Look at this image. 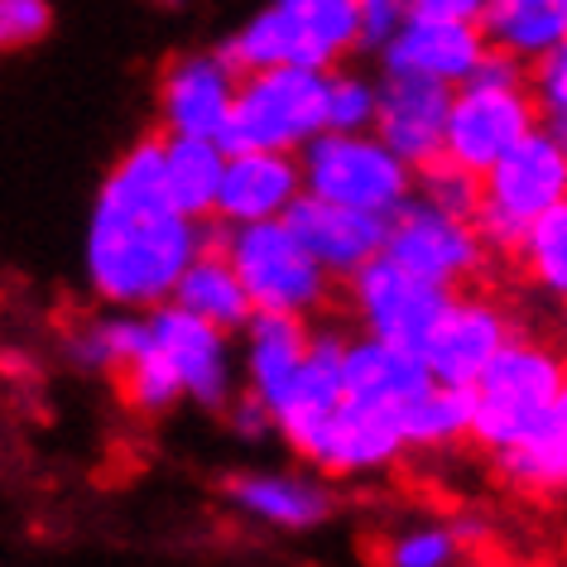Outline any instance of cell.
<instances>
[{
    "label": "cell",
    "mask_w": 567,
    "mask_h": 567,
    "mask_svg": "<svg viewBox=\"0 0 567 567\" xmlns=\"http://www.w3.org/2000/svg\"><path fill=\"white\" fill-rule=\"evenodd\" d=\"M409 16V0H357V49H380Z\"/></svg>",
    "instance_id": "34"
},
{
    "label": "cell",
    "mask_w": 567,
    "mask_h": 567,
    "mask_svg": "<svg viewBox=\"0 0 567 567\" xmlns=\"http://www.w3.org/2000/svg\"><path fill=\"white\" fill-rule=\"evenodd\" d=\"M466 400H472L466 437L486 447L491 457L567 433L563 357L544 342H529V337H509L495 351V361L476 375V385L466 390Z\"/></svg>",
    "instance_id": "2"
},
{
    "label": "cell",
    "mask_w": 567,
    "mask_h": 567,
    "mask_svg": "<svg viewBox=\"0 0 567 567\" xmlns=\"http://www.w3.org/2000/svg\"><path fill=\"white\" fill-rule=\"evenodd\" d=\"M168 303L188 308L193 318H203V322H212V328H221L231 337L246 328V318H250L246 289H240L236 269L226 265V255L212 246V240L193 255L188 265H183V275L174 284V293H168Z\"/></svg>",
    "instance_id": "24"
},
{
    "label": "cell",
    "mask_w": 567,
    "mask_h": 567,
    "mask_svg": "<svg viewBox=\"0 0 567 567\" xmlns=\"http://www.w3.org/2000/svg\"><path fill=\"white\" fill-rule=\"evenodd\" d=\"M226 501L265 529L308 534L332 515V491L299 472H240L226 481Z\"/></svg>",
    "instance_id": "21"
},
{
    "label": "cell",
    "mask_w": 567,
    "mask_h": 567,
    "mask_svg": "<svg viewBox=\"0 0 567 567\" xmlns=\"http://www.w3.org/2000/svg\"><path fill=\"white\" fill-rule=\"evenodd\" d=\"M145 328H150V342L159 347V357L174 365L183 400H193L197 409H226L231 404V394L240 390L231 332L212 328V322L193 318L188 308H178L168 299L145 308Z\"/></svg>",
    "instance_id": "10"
},
{
    "label": "cell",
    "mask_w": 567,
    "mask_h": 567,
    "mask_svg": "<svg viewBox=\"0 0 567 567\" xmlns=\"http://www.w3.org/2000/svg\"><path fill=\"white\" fill-rule=\"evenodd\" d=\"M486 0H409V16L423 20H462V24H481Z\"/></svg>",
    "instance_id": "36"
},
{
    "label": "cell",
    "mask_w": 567,
    "mask_h": 567,
    "mask_svg": "<svg viewBox=\"0 0 567 567\" xmlns=\"http://www.w3.org/2000/svg\"><path fill=\"white\" fill-rule=\"evenodd\" d=\"M322 78L328 73H313V68H255V73H240L217 145L226 154H299L322 131Z\"/></svg>",
    "instance_id": "6"
},
{
    "label": "cell",
    "mask_w": 567,
    "mask_h": 567,
    "mask_svg": "<svg viewBox=\"0 0 567 567\" xmlns=\"http://www.w3.org/2000/svg\"><path fill=\"white\" fill-rule=\"evenodd\" d=\"M154 6H183V0H154Z\"/></svg>",
    "instance_id": "37"
},
{
    "label": "cell",
    "mask_w": 567,
    "mask_h": 567,
    "mask_svg": "<svg viewBox=\"0 0 567 567\" xmlns=\"http://www.w3.org/2000/svg\"><path fill=\"white\" fill-rule=\"evenodd\" d=\"M375 53H380L385 73H409V78H429V82H443V87H457L476 68L481 53H486V39H481V24L404 16V24Z\"/></svg>",
    "instance_id": "17"
},
{
    "label": "cell",
    "mask_w": 567,
    "mask_h": 567,
    "mask_svg": "<svg viewBox=\"0 0 567 567\" xmlns=\"http://www.w3.org/2000/svg\"><path fill=\"white\" fill-rule=\"evenodd\" d=\"M558 203H567V145L563 135L534 125L481 174L472 226L486 240V250H515L524 226Z\"/></svg>",
    "instance_id": "5"
},
{
    "label": "cell",
    "mask_w": 567,
    "mask_h": 567,
    "mask_svg": "<svg viewBox=\"0 0 567 567\" xmlns=\"http://www.w3.org/2000/svg\"><path fill=\"white\" fill-rule=\"evenodd\" d=\"M284 221H289V231L308 246V255L328 269L332 284H347L361 265L375 260L380 246H385V217L322 203V197H308V193L293 197V207L284 212Z\"/></svg>",
    "instance_id": "15"
},
{
    "label": "cell",
    "mask_w": 567,
    "mask_h": 567,
    "mask_svg": "<svg viewBox=\"0 0 567 567\" xmlns=\"http://www.w3.org/2000/svg\"><path fill=\"white\" fill-rule=\"evenodd\" d=\"M375 121V82L347 73L342 63L322 78V131H371Z\"/></svg>",
    "instance_id": "29"
},
{
    "label": "cell",
    "mask_w": 567,
    "mask_h": 567,
    "mask_svg": "<svg viewBox=\"0 0 567 567\" xmlns=\"http://www.w3.org/2000/svg\"><path fill=\"white\" fill-rule=\"evenodd\" d=\"M299 457L313 462V472H328V476H365L400 462L404 437L385 414H371V409H357L342 400L337 414L308 437Z\"/></svg>",
    "instance_id": "20"
},
{
    "label": "cell",
    "mask_w": 567,
    "mask_h": 567,
    "mask_svg": "<svg viewBox=\"0 0 567 567\" xmlns=\"http://www.w3.org/2000/svg\"><path fill=\"white\" fill-rule=\"evenodd\" d=\"M423 385H433V375L419 351L380 342V337H365V332L342 342V400L347 404L385 414L394 423L400 409L414 400Z\"/></svg>",
    "instance_id": "18"
},
{
    "label": "cell",
    "mask_w": 567,
    "mask_h": 567,
    "mask_svg": "<svg viewBox=\"0 0 567 567\" xmlns=\"http://www.w3.org/2000/svg\"><path fill=\"white\" fill-rule=\"evenodd\" d=\"M524 92H529V102H534L538 125L563 135V125H567V44L538 53L534 63H524Z\"/></svg>",
    "instance_id": "30"
},
{
    "label": "cell",
    "mask_w": 567,
    "mask_h": 567,
    "mask_svg": "<svg viewBox=\"0 0 567 567\" xmlns=\"http://www.w3.org/2000/svg\"><path fill=\"white\" fill-rule=\"evenodd\" d=\"M53 30L49 0H0V59L34 49Z\"/></svg>",
    "instance_id": "33"
},
{
    "label": "cell",
    "mask_w": 567,
    "mask_h": 567,
    "mask_svg": "<svg viewBox=\"0 0 567 567\" xmlns=\"http://www.w3.org/2000/svg\"><path fill=\"white\" fill-rule=\"evenodd\" d=\"M347 293H351V308H357V322L365 337H380V342H394L409 351L423 347V337L433 332L437 313H443L452 299V289L409 275V269L385 260V255L361 265L357 275L347 279Z\"/></svg>",
    "instance_id": "11"
},
{
    "label": "cell",
    "mask_w": 567,
    "mask_h": 567,
    "mask_svg": "<svg viewBox=\"0 0 567 567\" xmlns=\"http://www.w3.org/2000/svg\"><path fill=\"white\" fill-rule=\"evenodd\" d=\"M221 164H226V150L217 140L164 135V193H168V203L193 221H212Z\"/></svg>",
    "instance_id": "25"
},
{
    "label": "cell",
    "mask_w": 567,
    "mask_h": 567,
    "mask_svg": "<svg viewBox=\"0 0 567 567\" xmlns=\"http://www.w3.org/2000/svg\"><path fill=\"white\" fill-rule=\"evenodd\" d=\"M357 49V0H269L221 44L236 73L255 68H313L328 73Z\"/></svg>",
    "instance_id": "4"
},
{
    "label": "cell",
    "mask_w": 567,
    "mask_h": 567,
    "mask_svg": "<svg viewBox=\"0 0 567 567\" xmlns=\"http://www.w3.org/2000/svg\"><path fill=\"white\" fill-rule=\"evenodd\" d=\"M221 414L231 419V433H236V437H246V443H260V437L275 433V419H269V409L255 400V394H246V390H236V394H231V404H226Z\"/></svg>",
    "instance_id": "35"
},
{
    "label": "cell",
    "mask_w": 567,
    "mask_h": 567,
    "mask_svg": "<svg viewBox=\"0 0 567 567\" xmlns=\"http://www.w3.org/2000/svg\"><path fill=\"white\" fill-rule=\"evenodd\" d=\"M240 342H246L240 347V390L255 394L265 409H275L303 365L308 322L284 313H250L240 328Z\"/></svg>",
    "instance_id": "22"
},
{
    "label": "cell",
    "mask_w": 567,
    "mask_h": 567,
    "mask_svg": "<svg viewBox=\"0 0 567 567\" xmlns=\"http://www.w3.org/2000/svg\"><path fill=\"white\" fill-rule=\"evenodd\" d=\"M538 125L534 102L515 87H495V82H457L447 102V125H443V154L437 159L466 168V174H486L509 145H519Z\"/></svg>",
    "instance_id": "9"
},
{
    "label": "cell",
    "mask_w": 567,
    "mask_h": 567,
    "mask_svg": "<svg viewBox=\"0 0 567 567\" xmlns=\"http://www.w3.org/2000/svg\"><path fill=\"white\" fill-rule=\"evenodd\" d=\"M462 558V534L452 524H409L390 538L385 563L390 567H457Z\"/></svg>",
    "instance_id": "31"
},
{
    "label": "cell",
    "mask_w": 567,
    "mask_h": 567,
    "mask_svg": "<svg viewBox=\"0 0 567 567\" xmlns=\"http://www.w3.org/2000/svg\"><path fill=\"white\" fill-rule=\"evenodd\" d=\"M414 197H423V203L452 212V217H466V221H472L476 197H481V178L466 174V168H457V164H447V159H433V164L414 168Z\"/></svg>",
    "instance_id": "32"
},
{
    "label": "cell",
    "mask_w": 567,
    "mask_h": 567,
    "mask_svg": "<svg viewBox=\"0 0 567 567\" xmlns=\"http://www.w3.org/2000/svg\"><path fill=\"white\" fill-rule=\"evenodd\" d=\"M380 255L419 279H433L443 289H462L466 279L481 275L491 250L466 217H452V212L409 193L385 217V246H380Z\"/></svg>",
    "instance_id": "8"
},
{
    "label": "cell",
    "mask_w": 567,
    "mask_h": 567,
    "mask_svg": "<svg viewBox=\"0 0 567 567\" xmlns=\"http://www.w3.org/2000/svg\"><path fill=\"white\" fill-rule=\"evenodd\" d=\"M207 246V221H193L164 193V135H145L96 188L82 269L106 308H145L174 293L183 265Z\"/></svg>",
    "instance_id": "1"
},
{
    "label": "cell",
    "mask_w": 567,
    "mask_h": 567,
    "mask_svg": "<svg viewBox=\"0 0 567 567\" xmlns=\"http://www.w3.org/2000/svg\"><path fill=\"white\" fill-rule=\"evenodd\" d=\"M299 178L308 197L390 217L414 193V168L390 154L375 131H318L299 150Z\"/></svg>",
    "instance_id": "7"
},
{
    "label": "cell",
    "mask_w": 567,
    "mask_h": 567,
    "mask_svg": "<svg viewBox=\"0 0 567 567\" xmlns=\"http://www.w3.org/2000/svg\"><path fill=\"white\" fill-rule=\"evenodd\" d=\"M509 337H515V322H509V313L501 303L481 299V293L452 289V299H447L443 313H437L433 332L423 337L419 357L437 385L472 390L476 375L495 361V351H501Z\"/></svg>",
    "instance_id": "12"
},
{
    "label": "cell",
    "mask_w": 567,
    "mask_h": 567,
    "mask_svg": "<svg viewBox=\"0 0 567 567\" xmlns=\"http://www.w3.org/2000/svg\"><path fill=\"white\" fill-rule=\"evenodd\" d=\"M466 423H472V400H466V390L457 385H423L414 400L400 409V419H394V429L404 437V452L414 447H452L466 437Z\"/></svg>",
    "instance_id": "26"
},
{
    "label": "cell",
    "mask_w": 567,
    "mask_h": 567,
    "mask_svg": "<svg viewBox=\"0 0 567 567\" xmlns=\"http://www.w3.org/2000/svg\"><path fill=\"white\" fill-rule=\"evenodd\" d=\"M452 87L409 73H385L375 82V121L371 131L390 154H400L409 168H423L443 154Z\"/></svg>",
    "instance_id": "13"
},
{
    "label": "cell",
    "mask_w": 567,
    "mask_h": 567,
    "mask_svg": "<svg viewBox=\"0 0 567 567\" xmlns=\"http://www.w3.org/2000/svg\"><path fill=\"white\" fill-rule=\"evenodd\" d=\"M303 193L299 178V154L284 150H236L221 164L217 183V207L212 221L217 226H246V221H275L293 207Z\"/></svg>",
    "instance_id": "16"
},
{
    "label": "cell",
    "mask_w": 567,
    "mask_h": 567,
    "mask_svg": "<svg viewBox=\"0 0 567 567\" xmlns=\"http://www.w3.org/2000/svg\"><path fill=\"white\" fill-rule=\"evenodd\" d=\"M515 255L524 260L538 289H548V299L563 303L567 299V203L548 207L538 221L524 226Z\"/></svg>",
    "instance_id": "27"
},
{
    "label": "cell",
    "mask_w": 567,
    "mask_h": 567,
    "mask_svg": "<svg viewBox=\"0 0 567 567\" xmlns=\"http://www.w3.org/2000/svg\"><path fill=\"white\" fill-rule=\"evenodd\" d=\"M481 39L519 63L567 44V0H486Z\"/></svg>",
    "instance_id": "23"
},
{
    "label": "cell",
    "mask_w": 567,
    "mask_h": 567,
    "mask_svg": "<svg viewBox=\"0 0 567 567\" xmlns=\"http://www.w3.org/2000/svg\"><path fill=\"white\" fill-rule=\"evenodd\" d=\"M342 342L347 337L332 332V328H322V332L308 328V351H303L299 375L289 380V390H284L279 404L269 409L275 433L293 452H303L308 437H313L322 423L337 414V404H342Z\"/></svg>",
    "instance_id": "19"
},
{
    "label": "cell",
    "mask_w": 567,
    "mask_h": 567,
    "mask_svg": "<svg viewBox=\"0 0 567 567\" xmlns=\"http://www.w3.org/2000/svg\"><path fill=\"white\" fill-rule=\"evenodd\" d=\"M125 394V404L140 409V414H168V409L183 404V385L174 375V365L159 357V347L150 342V328H145V342L135 347V357L111 375Z\"/></svg>",
    "instance_id": "28"
},
{
    "label": "cell",
    "mask_w": 567,
    "mask_h": 567,
    "mask_svg": "<svg viewBox=\"0 0 567 567\" xmlns=\"http://www.w3.org/2000/svg\"><path fill=\"white\" fill-rule=\"evenodd\" d=\"M236 68L221 59V49L212 53H183L164 68L159 78V121L164 135H197L217 140L226 125L236 96Z\"/></svg>",
    "instance_id": "14"
},
{
    "label": "cell",
    "mask_w": 567,
    "mask_h": 567,
    "mask_svg": "<svg viewBox=\"0 0 567 567\" xmlns=\"http://www.w3.org/2000/svg\"><path fill=\"white\" fill-rule=\"evenodd\" d=\"M207 240L236 269L240 289L250 299V313H284V318H313L332 299V279L308 246L289 231V221H246L217 226L207 221Z\"/></svg>",
    "instance_id": "3"
}]
</instances>
